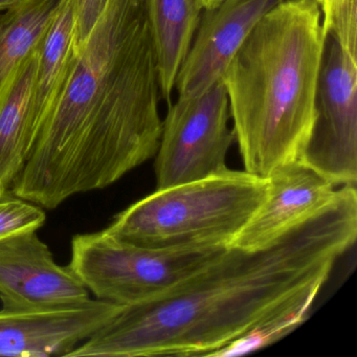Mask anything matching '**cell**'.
I'll use <instances>...</instances> for the list:
<instances>
[{
	"label": "cell",
	"instance_id": "30bf717a",
	"mask_svg": "<svg viewBox=\"0 0 357 357\" xmlns=\"http://www.w3.org/2000/svg\"><path fill=\"white\" fill-rule=\"evenodd\" d=\"M122 305L91 298L45 310H0V356H66L105 325Z\"/></svg>",
	"mask_w": 357,
	"mask_h": 357
},
{
	"label": "cell",
	"instance_id": "9a60e30c",
	"mask_svg": "<svg viewBox=\"0 0 357 357\" xmlns=\"http://www.w3.org/2000/svg\"><path fill=\"white\" fill-rule=\"evenodd\" d=\"M61 0H26L0 15V93L39 47Z\"/></svg>",
	"mask_w": 357,
	"mask_h": 357
},
{
	"label": "cell",
	"instance_id": "52a82bcc",
	"mask_svg": "<svg viewBox=\"0 0 357 357\" xmlns=\"http://www.w3.org/2000/svg\"><path fill=\"white\" fill-rule=\"evenodd\" d=\"M222 80L198 97L168 106L155 154L156 190L206 178L227 170L235 132Z\"/></svg>",
	"mask_w": 357,
	"mask_h": 357
},
{
	"label": "cell",
	"instance_id": "ac0fdd59",
	"mask_svg": "<svg viewBox=\"0 0 357 357\" xmlns=\"http://www.w3.org/2000/svg\"><path fill=\"white\" fill-rule=\"evenodd\" d=\"M24 1L26 0H0V15L7 12L8 10L24 3Z\"/></svg>",
	"mask_w": 357,
	"mask_h": 357
},
{
	"label": "cell",
	"instance_id": "7a4b0ae2",
	"mask_svg": "<svg viewBox=\"0 0 357 357\" xmlns=\"http://www.w3.org/2000/svg\"><path fill=\"white\" fill-rule=\"evenodd\" d=\"M160 76L147 0H108L73 51L24 170L11 191L45 210L103 190L155 156Z\"/></svg>",
	"mask_w": 357,
	"mask_h": 357
},
{
	"label": "cell",
	"instance_id": "9c48e42d",
	"mask_svg": "<svg viewBox=\"0 0 357 357\" xmlns=\"http://www.w3.org/2000/svg\"><path fill=\"white\" fill-rule=\"evenodd\" d=\"M283 0H223L204 10L175 80L178 97H198L220 80L259 20Z\"/></svg>",
	"mask_w": 357,
	"mask_h": 357
},
{
	"label": "cell",
	"instance_id": "2e32d148",
	"mask_svg": "<svg viewBox=\"0 0 357 357\" xmlns=\"http://www.w3.org/2000/svg\"><path fill=\"white\" fill-rule=\"evenodd\" d=\"M47 220L45 208L16 196L0 192V241L16 234L38 231Z\"/></svg>",
	"mask_w": 357,
	"mask_h": 357
},
{
	"label": "cell",
	"instance_id": "ffe728a7",
	"mask_svg": "<svg viewBox=\"0 0 357 357\" xmlns=\"http://www.w3.org/2000/svg\"><path fill=\"white\" fill-rule=\"evenodd\" d=\"M317 3H319V5H321V0H317Z\"/></svg>",
	"mask_w": 357,
	"mask_h": 357
},
{
	"label": "cell",
	"instance_id": "5b68a950",
	"mask_svg": "<svg viewBox=\"0 0 357 357\" xmlns=\"http://www.w3.org/2000/svg\"><path fill=\"white\" fill-rule=\"evenodd\" d=\"M314 112L300 160L337 188L357 183V0H321Z\"/></svg>",
	"mask_w": 357,
	"mask_h": 357
},
{
	"label": "cell",
	"instance_id": "8992f818",
	"mask_svg": "<svg viewBox=\"0 0 357 357\" xmlns=\"http://www.w3.org/2000/svg\"><path fill=\"white\" fill-rule=\"evenodd\" d=\"M229 248L152 250L103 229L73 237L70 266L96 298L124 306L167 291Z\"/></svg>",
	"mask_w": 357,
	"mask_h": 357
},
{
	"label": "cell",
	"instance_id": "8fae6325",
	"mask_svg": "<svg viewBox=\"0 0 357 357\" xmlns=\"http://www.w3.org/2000/svg\"><path fill=\"white\" fill-rule=\"evenodd\" d=\"M268 193L231 246L261 250L327 206L338 188L302 160L275 169L268 177Z\"/></svg>",
	"mask_w": 357,
	"mask_h": 357
},
{
	"label": "cell",
	"instance_id": "5bb4252c",
	"mask_svg": "<svg viewBox=\"0 0 357 357\" xmlns=\"http://www.w3.org/2000/svg\"><path fill=\"white\" fill-rule=\"evenodd\" d=\"M74 36V0H61L39 45L30 101L31 128L36 137L68 70Z\"/></svg>",
	"mask_w": 357,
	"mask_h": 357
},
{
	"label": "cell",
	"instance_id": "d6986e66",
	"mask_svg": "<svg viewBox=\"0 0 357 357\" xmlns=\"http://www.w3.org/2000/svg\"><path fill=\"white\" fill-rule=\"evenodd\" d=\"M202 1L204 3V10H210L220 5L223 0H202Z\"/></svg>",
	"mask_w": 357,
	"mask_h": 357
},
{
	"label": "cell",
	"instance_id": "4fadbf2b",
	"mask_svg": "<svg viewBox=\"0 0 357 357\" xmlns=\"http://www.w3.org/2000/svg\"><path fill=\"white\" fill-rule=\"evenodd\" d=\"M204 7L202 0H147L162 100L170 105L175 80L189 53Z\"/></svg>",
	"mask_w": 357,
	"mask_h": 357
},
{
	"label": "cell",
	"instance_id": "3957f363",
	"mask_svg": "<svg viewBox=\"0 0 357 357\" xmlns=\"http://www.w3.org/2000/svg\"><path fill=\"white\" fill-rule=\"evenodd\" d=\"M321 54L317 0H283L267 12L221 77L244 170L268 177L298 160L314 112Z\"/></svg>",
	"mask_w": 357,
	"mask_h": 357
},
{
	"label": "cell",
	"instance_id": "277c9868",
	"mask_svg": "<svg viewBox=\"0 0 357 357\" xmlns=\"http://www.w3.org/2000/svg\"><path fill=\"white\" fill-rule=\"evenodd\" d=\"M268 187L267 177L227 168L156 190L119 213L105 229L152 250L231 246L264 202Z\"/></svg>",
	"mask_w": 357,
	"mask_h": 357
},
{
	"label": "cell",
	"instance_id": "ba28073f",
	"mask_svg": "<svg viewBox=\"0 0 357 357\" xmlns=\"http://www.w3.org/2000/svg\"><path fill=\"white\" fill-rule=\"evenodd\" d=\"M91 300L86 286L70 265L54 259L37 231L0 241V302L3 310L63 308Z\"/></svg>",
	"mask_w": 357,
	"mask_h": 357
},
{
	"label": "cell",
	"instance_id": "7c38bea8",
	"mask_svg": "<svg viewBox=\"0 0 357 357\" xmlns=\"http://www.w3.org/2000/svg\"><path fill=\"white\" fill-rule=\"evenodd\" d=\"M38 50L22 62L0 93V192L11 189L36 141L30 124V101Z\"/></svg>",
	"mask_w": 357,
	"mask_h": 357
},
{
	"label": "cell",
	"instance_id": "6da1fadb",
	"mask_svg": "<svg viewBox=\"0 0 357 357\" xmlns=\"http://www.w3.org/2000/svg\"><path fill=\"white\" fill-rule=\"evenodd\" d=\"M356 187L266 248L229 246L167 291L120 310L66 357L204 355L280 317L308 315L356 241Z\"/></svg>",
	"mask_w": 357,
	"mask_h": 357
},
{
	"label": "cell",
	"instance_id": "e0dca14e",
	"mask_svg": "<svg viewBox=\"0 0 357 357\" xmlns=\"http://www.w3.org/2000/svg\"><path fill=\"white\" fill-rule=\"evenodd\" d=\"M108 0H74L75 36L73 51L81 49L103 13Z\"/></svg>",
	"mask_w": 357,
	"mask_h": 357
}]
</instances>
